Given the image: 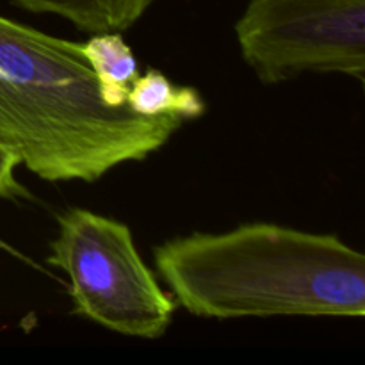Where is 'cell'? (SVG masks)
<instances>
[{"label": "cell", "mask_w": 365, "mask_h": 365, "mask_svg": "<svg viewBox=\"0 0 365 365\" xmlns=\"http://www.w3.org/2000/svg\"><path fill=\"white\" fill-rule=\"evenodd\" d=\"M46 264L70 278L73 312L116 334L159 339L177 303L160 289L121 221L70 209L57 217Z\"/></svg>", "instance_id": "cell-3"}, {"label": "cell", "mask_w": 365, "mask_h": 365, "mask_svg": "<svg viewBox=\"0 0 365 365\" xmlns=\"http://www.w3.org/2000/svg\"><path fill=\"white\" fill-rule=\"evenodd\" d=\"M98 84L100 98L110 107H127V96L139 77L138 63L120 32H96L82 45Z\"/></svg>", "instance_id": "cell-6"}, {"label": "cell", "mask_w": 365, "mask_h": 365, "mask_svg": "<svg viewBox=\"0 0 365 365\" xmlns=\"http://www.w3.org/2000/svg\"><path fill=\"white\" fill-rule=\"evenodd\" d=\"M235 36L264 84L309 71H337L364 82L365 0H250Z\"/></svg>", "instance_id": "cell-4"}, {"label": "cell", "mask_w": 365, "mask_h": 365, "mask_svg": "<svg viewBox=\"0 0 365 365\" xmlns=\"http://www.w3.org/2000/svg\"><path fill=\"white\" fill-rule=\"evenodd\" d=\"M0 246H4V245H2V242H0Z\"/></svg>", "instance_id": "cell-9"}, {"label": "cell", "mask_w": 365, "mask_h": 365, "mask_svg": "<svg viewBox=\"0 0 365 365\" xmlns=\"http://www.w3.org/2000/svg\"><path fill=\"white\" fill-rule=\"evenodd\" d=\"M18 159L0 145V198L6 200H20L32 198L31 192L16 180L14 170L18 166Z\"/></svg>", "instance_id": "cell-8"}, {"label": "cell", "mask_w": 365, "mask_h": 365, "mask_svg": "<svg viewBox=\"0 0 365 365\" xmlns=\"http://www.w3.org/2000/svg\"><path fill=\"white\" fill-rule=\"evenodd\" d=\"M31 13H50L75 25L78 31H127L145 14L153 0H13Z\"/></svg>", "instance_id": "cell-5"}, {"label": "cell", "mask_w": 365, "mask_h": 365, "mask_svg": "<svg viewBox=\"0 0 365 365\" xmlns=\"http://www.w3.org/2000/svg\"><path fill=\"white\" fill-rule=\"evenodd\" d=\"M182 123L107 106L81 43L0 16V145L43 180H100L157 152Z\"/></svg>", "instance_id": "cell-1"}, {"label": "cell", "mask_w": 365, "mask_h": 365, "mask_svg": "<svg viewBox=\"0 0 365 365\" xmlns=\"http://www.w3.org/2000/svg\"><path fill=\"white\" fill-rule=\"evenodd\" d=\"M127 107L143 116L177 114L182 120H195L205 113V102L198 89L173 86V82L157 70L139 75L127 96Z\"/></svg>", "instance_id": "cell-7"}, {"label": "cell", "mask_w": 365, "mask_h": 365, "mask_svg": "<svg viewBox=\"0 0 365 365\" xmlns=\"http://www.w3.org/2000/svg\"><path fill=\"white\" fill-rule=\"evenodd\" d=\"M153 257L163 280L192 316L365 314V257L337 235L246 223L225 234L170 239Z\"/></svg>", "instance_id": "cell-2"}]
</instances>
